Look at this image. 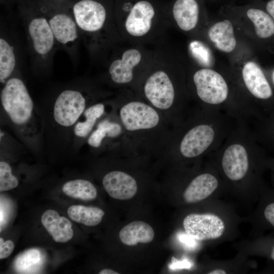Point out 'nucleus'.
I'll return each instance as SVG.
<instances>
[{
  "instance_id": "obj_24",
  "label": "nucleus",
  "mask_w": 274,
  "mask_h": 274,
  "mask_svg": "<svg viewBox=\"0 0 274 274\" xmlns=\"http://www.w3.org/2000/svg\"><path fill=\"white\" fill-rule=\"evenodd\" d=\"M105 109V105L101 102L87 107L73 127L75 141L80 142L88 138L97 120L104 114Z\"/></svg>"
},
{
  "instance_id": "obj_11",
  "label": "nucleus",
  "mask_w": 274,
  "mask_h": 274,
  "mask_svg": "<svg viewBox=\"0 0 274 274\" xmlns=\"http://www.w3.org/2000/svg\"><path fill=\"white\" fill-rule=\"evenodd\" d=\"M241 75L248 92L271 112L274 109V90L263 68L255 60L247 59L242 63Z\"/></svg>"
},
{
  "instance_id": "obj_15",
  "label": "nucleus",
  "mask_w": 274,
  "mask_h": 274,
  "mask_svg": "<svg viewBox=\"0 0 274 274\" xmlns=\"http://www.w3.org/2000/svg\"><path fill=\"white\" fill-rule=\"evenodd\" d=\"M120 117L128 131L151 129L159 122L158 113L150 106L139 101H131L121 108Z\"/></svg>"
},
{
  "instance_id": "obj_31",
  "label": "nucleus",
  "mask_w": 274,
  "mask_h": 274,
  "mask_svg": "<svg viewBox=\"0 0 274 274\" xmlns=\"http://www.w3.org/2000/svg\"><path fill=\"white\" fill-rule=\"evenodd\" d=\"M251 3L264 9L274 19V0H252Z\"/></svg>"
},
{
  "instance_id": "obj_6",
  "label": "nucleus",
  "mask_w": 274,
  "mask_h": 274,
  "mask_svg": "<svg viewBox=\"0 0 274 274\" xmlns=\"http://www.w3.org/2000/svg\"><path fill=\"white\" fill-rule=\"evenodd\" d=\"M221 12L233 21L238 31L251 38L259 48L274 53V19L264 9L251 3L227 5Z\"/></svg>"
},
{
  "instance_id": "obj_19",
  "label": "nucleus",
  "mask_w": 274,
  "mask_h": 274,
  "mask_svg": "<svg viewBox=\"0 0 274 274\" xmlns=\"http://www.w3.org/2000/svg\"><path fill=\"white\" fill-rule=\"evenodd\" d=\"M18 64L16 46L6 33L1 30L0 37V81L4 85L16 74Z\"/></svg>"
},
{
  "instance_id": "obj_25",
  "label": "nucleus",
  "mask_w": 274,
  "mask_h": 274,
  "mask_svg": "<svg viewBox=\"0 0 274 274\" xmlns=\"http://www.w3.org/2000/svg\"><path fill=\"white\" fill-rule=\"evenodd\" d=\"M67 213L72 220L88 226L99 224L105 215L104 211L99 208L82 205L71 206Z\"/></svg>"
},
{
  "instance_id": "obj_18",
  "label": "nucleus",
  "mask_w": 274,
  "mask_h": 274,
  "mask_svg": "<svg viewBox=\"0 0 274 274\" xmlns=\"http://www.w3.org/2000/svg\"><path fill=\"white\" fill-rule=\"evenodd\" d=\"M102 185L111 197L119 200L132 198L138 190L135 179L127 173L118 170L106 174L102 179Z\"/></svg>"
},
{
  "instance_id": "obj_36",
  "label": "nucleus",
  "mask_w": 274,
  "mask_h": 274,
  "mask_svg": "<svg viewBox=\"0 0 274 274\" xmlns=\"http://www.w3.org/2000/svg\"><path fill=\"white\" fill-rule=\"evenodd\" d=\"M208 273L209 274H225L226 273V271L222 269H215L214 270L211 271Z\"/></svg>"
},
{
  "instance_id": "obj_4",
  "label": "nucleus",
  "mask_w": 274,
  "mask_h": 274,
  "mask_svg": "<svg viewBox=\"0 0 274 274\" xmlns=\"http://www.w3.org/2000/svg\"><path fill=\"white\" fill-rule=\"evenodd\" d=\"M1 103L14 130L28 146L38 149L43 133V123L27 88L14 75L3 85Z\"/></svg>"
},
{
  "instance_id": "obj_5",
  "label": "nucleus",
  "mask_w": 274,
  "mask_h": 274,
  "mask_svg": "<svg viewBox=\"0 0 274 274\" xmlns=\"http://www.w3.org/2000/svg\"><path fill=\"white\" fill-rule=\"evenodd\" d=\"M20 14L34 63L48 67L58 48L50 26L35 0H18Z\"/></svg>"
},
{
  "instance_id": "obj_23",
  "label": "nucleus",
  "mask_w": 274,
  "mask_h": 274,
  "mask_svg": "<svg viewBox=\"0 0 274 274\" xmlns=\"http://www.w3.org/2000/svg\"><path fill=\"white\" fill-rule=\"evenodd\" d=\"M152 227L146 222L133 221L124 226L119 232L121 242L127 246H135L139 243H149L154 237Z\"/></svg>"
},
{
  "instance_id": "obj_7",
  "label": "nucleus",
  "mask_w": 274,
  "mask_h": 274,
  "mask_svg": "<svg viewBox=\"0 0 274 274\" xmlns=\"http://www.w3.org/2000/svg\"><path fill=\"white\" fill-rule=\"evenodd\" d=\"M127 44L115 49L105 62L107 75L116 85H128L136 77L141 78L153 56V49L147 46Z\"/></svg>"
},
{
  "instance_id": "obj_16",
  "label": "nucleus",
  "mask_w": 274,
  "mask_h": 274,
  "mask_svg": "<svg viewBox=\"0 0 274 274\" xmlns=\"http://www.w3.org/2000/svg\"><path fill=\"white\" fill-rule=\"evenodd\" d=\"M215 136L213 127L200 124L191 128L184 136L180 144V151L186 158L197 157L211 145Z\"/></svg>"
},
{
  "instance_id": "obj_28",
  "label": "nucleus",
  "mask_w": 274,
  "mask_h": 274,
  "mask_svg": "<svg viewBox=\"0 0 274 274\" xmlns=\"http://www.w3.org/2000/svg\"><path fill=\"white\" fill-rule=\"evenodd\" d=\"M18 179L12 174L10 164L5 161L0 162V191H5L16 187Z\"/></svg>"
},
{
  "instance_id": "obj_22",
  "label": "nucleus",
  "mask_w": 274,
  "mask_h": 274,
  "mask_svg": "<svg viewBox=\"0 0 274 274\" xmlns=\"http://www.w3.org/2000/svg\"><path fill=\"white\" fill-rule=\"evenodd\" d=\"M217 179L210 174L198 175L188 185L183 193V198L187 203H195L202 200L217 189Z\"/></svg>"
},
{
  "instance_id": "obj_34",
  "label": "nucleus",
  "mask_w": 274,
  "mask_h": 274,
  "mask_svg": "<svg viewBox=\"0 0 274 274\" xmlns=\"http://www.w3.org/2000/svg\"><path fill=\"white\" fill-rule=\"evenodd\" d=\"M265 71L274 90V67Z\"/></svg>"
},
{
  "instance_id": "obj_10",
  "label": "nucleus",
  "mask_w": 274,
  "mask_h": 274,
  "mask_svg": "<svg viewBox=\"0 0 274 274\" xmlns=\"http://www.w3.org/2000/svg\"><path fill=\"white\" fill-rule=\"evenodd\" d=\"M192 80L198 97L210 105H220L227 99L229 89L224 76L213 68L191 64Z\"/></svg>"
},
{
  "instance_id": "obj_20",
  "label": "nucleus",
  "mask_w": 274,
  "mask_h": 274,
  "mask_svg": "<svg viewBox=\"0 0 274 274\" xmlns=\"http://www.w3.org/2000/svg\"><path fill=\"white\" fill-rule=\"evenodd\" d=\"M41 222L53 239L57 243H66L73 236L74 231L71 221L60 216L57 212L47 210L41 217Z\"/></svg>"
},
{
  "instance_id": "obj_1",
  "label": "nucleus",
  "mask_w": 274,
  "mask_h": 274,
  "mask_svg": "<svg viewBox=\"0 0 274 274\" xmlns=\"http://www.w3.org/2000/svg\"><path fill=\"white\" fill-rule=\"evenodd\" d=\"M167 5L162 0H114L115 20L123 41L146 46L164 42L170 26Z\"/></svg>"
},
{
  "instance_id": "obj_21",
  "label": "nucleus",
  "mask_w": 274,
  "mask_h": 274,
  "mask_svg": "<svg viewBox=\"0 0 274 274\" xmlns=\"http://www.w3.org/2000/svg\"><path fill=\"white\" fill-rule=\"evenodd\" d=\"M186 49L190 64L198 67L213 68L214 55L209 43L202 37H189Z\"/></svg>"
},
{
  "instance_id": "obj_8",
  "label": "nucleus",
  "mask_w": 274,
  "mask_h": 274,
  "mask_svg": "<svg viewBox=\"0 0 274 274\" xmlns=\"http://www.w3.org/2000/svg\"><path fill=\"white\" fill-rule=\"evenodd\" d=\"M47 20L58 48L74 57L80 39L71 0H35Z\"/></svg>"
},
{
  "instance_id": "obj_13",
  "label": "nucleus",
  "mask_w": 274,
  "mask_h": 274,
  "mask_svg": "<svg viewBox=\"0 0 274 274\" xmlns=\"http://www.w3.org/2000/svg\"><path fill=\"white\" fill-rule=\"evenodd\" d=\"M223 17L213 21L207 26L199 35L211 43L218 51L231 54L239 47L238 31L233 21L222 13Z\"/></svg>"
},
{
  "instance_id": "obj_37",
  "label": "nucleus",
  "mask_w": 274,
  "mask_h": 274,
  "mask_svg": "<svg viewBox=\"0 0 274 274\" xmlns=\"http://www.w3.org/2000/svg\"><path fill=\"white\" fill-rule=\"evenodd\" d=\"M270 257L271 258V259L274 260V246H273L272 249H271V253H270Z\"/></svg>"
},
{
  "instance_id": "obj_33",
  "label": "nucleus",
  "mask_w": 274,
  "mask_h": 274,
  "mask_svg": "<svg viewBox=\"0 0 274 274\" xmlns=\"http://www.w3.org/2000/svg\"><path fill=\"white\" fill-rule=\"evenodd\" d=\"M191 263L188 260L184 259L182 261H175L171 266V268H186L189 269L191 267Z\"/></svg>"
},
{
  "instance_id": "obj_9",
  "label": "nucleus",
  "mask_w": 274,
  "mask_h": 274,
  "mask_svg": "<svg viewBox=\"0 0 274 274\" xmlns=\"http://www.w3.org/2000/svg\"><path fill=\"white\" fill-rule=\"evenodd\" d=\"M167 16L170 26L189 37L200 35L210 22L204 0H172Z\"/></svg>"
},
{
  "instance_id": "obj_29",
  "label": "nucleus",
  "mask_w": 274,
  "mask_h": 274,
  "mask_svg": "<svg viewBox=\"0 0 274 274\" xmlns=\"http://www.w3.org/2000/svg\"><path fill=\"white\" fill-rule=\"evenodd\" d=\"M263 138L268 145L274 147V109L270 112L263 130Z\"/></svg>"
},
{
  "instance_id": "obj_30",
  "label": "nucleus",
  "mask_w": 274,
  "mask_h": 274,
  "mask_svg": "<svg viewBox=\"0 0 274 274\" xmlns=\"http://www.w3.org/2000/svg\"><path fill=\"white\" fill-rule=\"evenodd\" d=\"M14 243L10 241L7 240L4 242V239L0 238V259H4L9 257L14 249Z\"/></svg>"
},
{
  "instance_id": "obj_26",
  "label": "nucleus",
  "mask_w": 274,
  "mask_h": 274,
  "mask_svg": "<svg viewBox=\"0 0 274 274\" xmlns=\"http://www.w3.org/2000/svg\"><path fill=\"white\" fill-rule=\"evenodd\" d=\"M62 192L67 196L83 200H91L96 198L97 190L93 184L84 179H76L65 183Z\"/></svg>"
},
{
  "instance_id": "obj_2",
  "label": "nucleus",
  "mask_w": 274,
  "mask_h": 274,
  "mask_svg": "<svg viewBox=\"0 0 274 274\" xmlns=\"http://www.w3.org/2000/svg\"><path fill=\"white\" fill-rule=\"evenodd\" d=\"M114 0L72 2V12L80 39L92 57L106 61L117 47L125 43L115 20Z\"/></svg>"
},
{
  "instance_id": "obj_14",
  "label": "nucleus",
  "mask_w": 274,
  "mask_h": 274,
  "mask_svg": "<svg viewBox=\"0 0 274 274\" xmlns=\"http://www.w3.org/2000/svg\"><path fill=\"white\" fill-rule=\"evenodd\" d=\"M183 226L187 234L199 241L219 238L225 230L222 220L210 213L189 214L184 219Z\"/></svg>"
},
{
  "instance_id": "obj_32",
  "label": "nucleus",
  "mask_w": 274,
  "mask_h": 274,
  "mask_svg": "<svg viewBox=\"0 0 274 274\" xmlns=\"http://www.w3.org/2000/svg\"><path fill=\"white\" fill-rule=\"evenodd\" d=\"M264 216L267 222L274 227V202L269 203L265 207Z\"/></svg>"
},
{
  "instance_id": "obj_12",
  "label": "nucleus",
  "mask_w": 274,
  "mask_h": 274,
  "mask_svg": "<svg viewBox=\"0 0 274 274\" xmlns=\"http://www.w3.org/2000/svg\"><path fill=\"white\" fill-rule=\"evenodd\" d=\"M88 94L84 91L67 89L60 93L53 108L54 121L62 127L74 126L87 107Z\"/></svg>"
},
{
  "instance_id": "obj_3",
  "label": "nucleus",
  "mask_w": 274,
  "mask_h": 274,
  "mask_svg": "<svg viewBox=\"0 0 274 274\" xmlns=\"http://www.w3.org/2000/svg\"><path fill=\"white\" fill-rule=\"evenodd\" d=\"M184 58L166 45L155 46L152 58L142 77V90L146 98L155 108H170L176 97L175 76L186 70Z\"/></svg>"
},
{
  "instance_id": "obj_27",
  "label": "nucleus",
  "mask_w": 274,
  "mask_h": 274,
  "mask_svg": "<svg viewBox=\"0 0 274 274\" xmlns=\"http://www.w3.org/2000/svg\"><path fill=\"white\" fill-rule=\"evenodd\" d=\"M122 131L121 126L117 123L105 119L99 122L96 128L87 138V143L94 148H99L106 138H116Z\"/></svg>"
},
{
  "instance_id": "obj_35",
  "label": "nucleus",
  "mask_w": 274,
  "mask_h": 274,
  "mask_svg": "<svg viewBox=\"0 0 274 274\" xmlns=\"http://www.w3.org/2000/svg\"><path fill=\"white\" fill-rule=\"evenodd\" d=\"M98 273L99 274H118L119 273L112 269H109V268H105L100 270L98 272Z\"/></svg>"
},
{
  "instance_id": "obj_17",
  "label": "nucleus",
  "mask_w": 274,
  "mask_h": 274,
  "mask_svg": "<svg viewBox=\"0 0 274 274\" xmlns=\"http://www.w3.org/2000/svg\"><path fill=\"white\" fill-rule=\"evenodd\" d=\"M222 165L225 174L230 180L238 181L243 179L249 167L246 148L238 143L229 145L224 152Z\"/></svg>"
}]
</instances>
